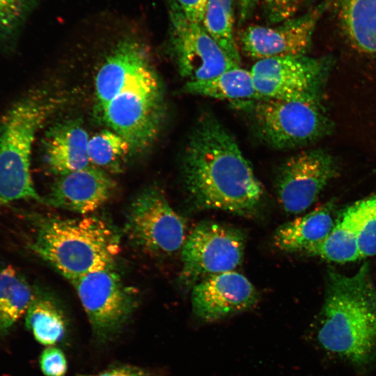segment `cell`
<instances>
[{
    "label": "cell",
    "mask_w": 376,
    "mask_h": 376,
    "mask_svg": "<svg viewBox=\"0 0 376 376\" xmlns=\"http://www.w3.org/2000/svg\"><path fill=\"white\" fill-rule=\"evenodd\" d=\"M182 177L194 209L252 217L265 200L263 185L238 143L213 114L198 118L187 141Z\"/></svg>",
    "instance_id": "1"
},
{
    "label": "cell",
    "mask_w": 376,
    "mask_h": 376,
    "mask_svg": "<svg viewBox=\"0 0 376 376\" xmlns=\"http://www.w3.org/2000/svg\"><path fill=\"white\" fill-rule=\"evenodd\" d=\"M95 92L101 118L132 152L153 141L164 116L163 90L141 42L130 37L117 44L96 75Z\"/></svg>",
    "instance_id": "2"
},
{
    "label": "cell",
    "mask_w": 376,
    "mask_h": 376,
    "mask_svg": "<svg viewBox=\"0 0 376 376\" xmlns=\"http://www.w3.org/2000/svg\"><path fill=\"white\" fill-rule=\"evenodd\" d=\"M315 333L334 357L357 368L376 363V286L368 263L352 275L328 271Z\"/></svg>",
    "instance_id": "3"
},
{
    "label": "cell",
    "mask_w": 376,
    "mask_h": 376,
    "mask_svg": "<svg viewBox=\"0 0 376 376\" xmlns=\"http://www.w3.org/2000/svg\"><path fill=\"white\" fill-rule=\"evenodd\" d=\"M31 249L72 282L94 271L115 267L120 235L97 216L77 218L34 216Z\"/></svg>",
    "instance_id": "4"
},
{
    "label": "cell",
    "mask_w": 376,
    "mask_h": 376,
    "mask_svg": "<svg viewBox=\"0 0 376 376\" xmlns=\"http://www.w3.org/2000/svg\"><path fill=\"white\" fill-rule=\"evenodd\" d=\"M52 108L47 99L29 94L15 101L0 119V207L21 199L44 202L32 181L31 156L36 133Z\"/></svg>",
    "instance_id": "5"
},
{
    "label": "cell",
    "mask_w": 376,
    "mask_h": 376,
    "mask_svg": "<svg viewBox=\"0 0 376 376\" xmlns=\"http://www.w3.org/2000/svg\"><path fill=\"white\" fill-rule=\"evenodd\" d=\"M248 114L265 143L288 150L310 144L331 131L322 97L297 100L260 98L231 102Z\"/></svg>",
    "instance_id": "6"
},
{
    "label": "cell",
    "mask_w": 376,
    "mask_h": 376,
    "mask_svg": "<svg viewBox=\"0 0 376 376\" xmlns=\"http://www.w3.org/2000/svg\"><path fill=\"white\" fill-rule=\"evenodd\" d=\"M246 235L240 229L203 221L186 237L181 248L178 282L189 289L210 276L234 271L244 254Z\"/></svg>",
    "instance_id": "7"
},
{
    "label": "cell",
    "mask_w": 376,
    "mask_h": 376,
    "mask_svg": "<svg viewBox=\"0 0 376 376\" xmlns=\"http://www.w3.org/2000/svg\"><path fill=\"white\" fill-rule=\"evenodd\" d=\"M70 283L96 340L105 343L120 334L136 309V298L115 267L88 273Z\"/></svg>",
    "instance_id": "8"
},
{
    "label": "cell",
    "mask_w": 376,
    "mask_h": 376,
    "mask_svg": "<svg viewBox=\"0 0 376 376\" xmlns=\"http://www.w3.org/2000/svg\"><path fill=\"white\" fill-rule=\"evenodd\" d=\"M130 241L153 255L166 256L178 251L185 240V224L157 188H148L132 201L125 220Z\"/></svg>",
    "instance_id": "9"
},
{
    "label": "cell",
    "mask_w": 376,
    "mask_h": 376,
    "mask_svg": "<svg viewBox=\"0 0 376 376\" xmlns=\"http://www.w3.org/2000/svg\"><path fill=\"white\" fill-rule=\"evenodd\" d=\"M330 59L306 55L256 61L250 71L261 98L297 100L322 97Z\"/></svg>",
    "instance_id": "10"
},
{
    "label": "cell",
    "mask_w": 376,
    "mask_h": 376,
    "mask_svg": "<svg viewBox=\"0 0 376 376\" xmlns=\"http://www.w3.org/2000/svg\"><path fill=\"white\" fill-rule=\"evenodd\" d=\"M331 155L322 149L307 150L288 157L276 178L277 197L288 214L305 211L338 174Z\"/></svg>",
    "instance_id": "11"
},
{
    "label": "cell",
    "mask_w": 376,
    "mask_h": 376,
    "mask_svg": "<svg viewBox=\"0 0 376 376\" xmlns=\"http://www.w3.org/2000/svg\"><path fill=\"white\" fill-rule=\"evenodd\" d=\"M171 49L180 75L187 81L212 78L240 66L231 61L201 24L169 7Z\"/></svg>",
    "instance_id": "12"
},
{
    "label": "cell",
    "mask_w": 376,
    "mask_h": 376,
    "mask_svg": "<svg viewBox=\"0 0 376 376\" xmlns=\"http://www.w3.org/2000/svg\"><path fill=\"white\" fill-rule=\"evenodd\" d=\"M327 3L319 4L299 17L276 26L252 25L238 33L239 49L256 61L276 57L306 55Z\"/></svg>",
    "instance_id": "13"
},
{
    "label": "cell",
    "mask_w": 376,
    "mask_h": 376,
    "mask_svg": "<svg viewBox=\"0 0 376 376\" xmlns=\"http://www.w3.org/2000/svg\"><path fill=\"white\" fill-rule=\"evenodd\" d=\"M259 295L242 274L230 271L210 276L191 288L195 316L204 322H214L252 309Z\"/></svg>",
    "instance_id": "14"
},
{
    "label": "cell",
    "mask_w": 376,
    "mask_h": 376,
    "mask_svg": "<svg viewBox=\"0 0 376 376\" xmlns=\"http://www.w3.org/2000/svg\"><path fill=\"white\" fill-rule=\"evenodd\" d=\"M114 180L103 169L92 165L61 175L45 201L54 207L79 214H89L111 197Z\"/></svg>",
    "instance_id": "15"
},
{
    "label": "cell",
    "mask_w": 376,
    "mask_h": 376,
    "mask_svg": "<svg viewBox=\"0 0 376 376\" xmlns=\"http://www.w3.org/2000/svg\"><path fill=\"white\" fill-rule=\"evenodd\" d=\"M88 140L86 130L75 121L52 128L45 145V159L49 169L61 175L88 166Z\"/></svg>",
    "instance_id": "16"
},
{
    "label": "cell",
    "mask_w": 376,
    "mask_h": 376,
    "mask_svg": "<svg viewBox=\"0 0 376 376\" xmlns=\"http://www.w3.org/2000/svg\"><path fill=\"white\" fill-rule=\"evenodd\" d=\"M334 209V203L331 201L281 225L273 235L274 246L285 252L304 253L330 233L335 223Z\"/></svg>",
    "instance_id": "17"
},
{
    "label": "cell",
    "mask_w": 376,
    "mask_h": 376,
    "mask_svg": "<svg viewBox=\"0 0 376 376\" xmlns=\"http://www.w3.org/2000/svg\"><path fill=\"white\" fill-rule=\"evenodd\" d=\"M341 27L358 51L376 54V0H336Z\"/></svg>",
    "instance_id": "18"
},
{
    "label": "cell",
    "mask_w": 376,
    "mask_h": 376,
    "mask_svg": "<svg viewBox=\"0 0 376 376\" xmlns=\"http://www.w3.org/2000/svg\"><path fill=\"white\" fill-rule=\"evenodd\" d=\"M357 202L345 208L327 236L304 253L338 263L361 259L357 242Z\"/></svg>",
    "instance_id": "19"
},
{
    "label": "cell",
    "mask_w": 376,
    "mask_h": 376,
    "mask_svg": "<svg viewBox=\"0 0 376 376\" xmlns=\"http://www.w3.org/2000/svg\"><path fill=\"white\" fill-rule=\"evenodd\" d=\"M185 92L231 102L261 98L250 70L237 66L206 80L186 81Z\"/></svg>",
    "instance_id": "20"
},
{
    "label": "cell",
    "mask_w": 376,
    "mask_h": 376,
    "mask_svg": "<svg viewBox=\"0 0 376 376\" xmlns=\"http://www.w3.org/2000/svg\"><path fill=\"white\" fill-rule=\"evenodd\" d=\"M34 295L19 272L9 265L0 267V335L25 315Z\"/></svg>",
    "instance_id": "21"
},
{
    "label": "cell",
    "mask_w": 376,
    "mask_h": 376,
    "mask_svg": "<svg viewBox=\"0 0 376 376\" xmlns=\"http://www.w3.org/2000/svg\"><path fill=\"white\" fill-rule=\"evenodd\" d=\"M26 327L40 343L52 346L60 342L66 331V320L62 310L49 296L35 292L26 313Z\"/></svg>",
    "instance_id": "22"
},
{
    "label": "cell",
    "mask_w": 376,
    "mask_h": 376,
    "mask_svg": "<svg viewBox=\"0 0 376 376\" xmlns=\"http://www.w3.org/2000/svg\"><path fill=\"white\" fill-rule=\"evenodd\" d=\"M235 0H207L201 25L226 56L238 65L241 56L235 36Z\"/></svg>",
    "instance_id": "23"
},
{
    "label": "cell",
    "mask_w": 376,
    "mask_h": 376,
    "mask_svg": "<svg viewBox=\"0 0 376 376\" xmlns=\"http://www.w3.org/2000/svg\"><path fill=\"white\" fill-rule=\"evenodd\" d=\"M131 152L129 143L111 130L101 131L88 140L90 162L105 171L119 173Z\"/></svg>",
    "instance_id": "24"
},
{
    "label": "cell",
    "mask_w": 376,
    "mask_h": 376,
    "mask_svg": "<svg viewBox=\"0 0 376 376\" xmlns=\"http://www.w3.org/2000/svg\"><path fill=\"white\" fill-rule=\"evenodd\" d=\"M40 0H0V48L14 47Z\"/></svg>",
    "instance_id": "25"
},
{
    "label": "cell",
    "mask_w": 376,
    "mask_h": 376,
    "mask_svg": "<svg viewBox=\"0 0 376 376\" xmlns=\"http://www.w3.org/2000/svg\"><path fill=\"white\" fill-rule=\"evenodd\" d=\"M357 230L360 258L376 255V194L357 201Z\"/></svg>",
    "instance_id": "26"
},
{
    "label": "cell",
    "mask_w": 376,
    "mask_h": 376,
    "mask_svg": "<svg viewBox=\"0 0 376 376\" xmlns=\"http://www.w3.org/2000/svg\"><path fill=\"white\" fill-rule=\"evenodd\" d=\"M265 15L271 24H279L295 17L306 0H262Z\"/></svg>",
    "instance_id": "27"
},
{
    "label": "cell",
    "mask_w": 376,
    "mask_h": 376,
    "mask_svg": "<svg viewBox=\"0 0 376 376\" xmlns=\"http://www.w3.org/2000/svg\"><path fill=\"white\" fill-rule=\"evenodd\" d=\"M40 366L46 376H65L68 364L63 352L54 346H48L41 353Z\"/></svg>",
    "instance_id": "28"
},
{
    "label": "cell",
    "mask_w": 376,
    "mask_h": 376,
    "mask_svg": "<svg viewBox=\"0 0 376 376\" xmlns=\"http://www.w3.org/2000/svg\"><path fill=\"white\" fill-rule=\"evenodd\" d=\"M207 0H168L169 7L180 12L191 22L201 24L204 17Z\"/></svg>",
    "instance_id": "29"
},
{
    "label": "cell",
    "mask_w": 376,
    "mask_h": 376,
    "mask_svg": "<svg viewBox=\"0 0 376 376\" xmlns=\"http://www.w3.org/2000/svg\"><path fill=\"white\" fill-rule=\"evenodd\" d=\"M148 372L130 365H120L108 368L95 376H146Z\"/></svg>",
    "instance_id": "30"
},
{
    "label": "cell",
    "mask_w": 376,
    "mask_h": 376,
    "mask_svg": "<svg viewBox=\"0 0 376 376\" xmlns=\"http://www.w3.org/2000/svg\"><path fill=\"white\" fill-rule=\"evenodd\" d=\"M262 0H235L237 10L238 24H242L253 15L258 3Z\"/></svg>",
    "instance_id": "31"
},
{
    "label": "cell",
    "mask_w": 376,
    "mask_h": 376,
    "mask_svg": "<svg viewBox=\"0 0 376 376\" xmlns=\"http://www.w3.org/2000/svg\"><path fill=\"white\" fill-rule=\"evenodd\" d=\"M79 376H95V375H79Z\"/></svg>",
    "instance_id": "32"
},
{
    "label": "cell",
    "mask_w": 376,
    "mask_h": 376,
    "mask_svg": "<svg viewBox=\"0 0 376 376\" xmlns=\"http://www.w3.org/2000/svg\"><path fill=\"white\" fill-rule=\"evenodd\" d=\"M146 376H153V375H150L148 373Z\"/></svg>",
    "instance_id": "33"
}]
</instances>
